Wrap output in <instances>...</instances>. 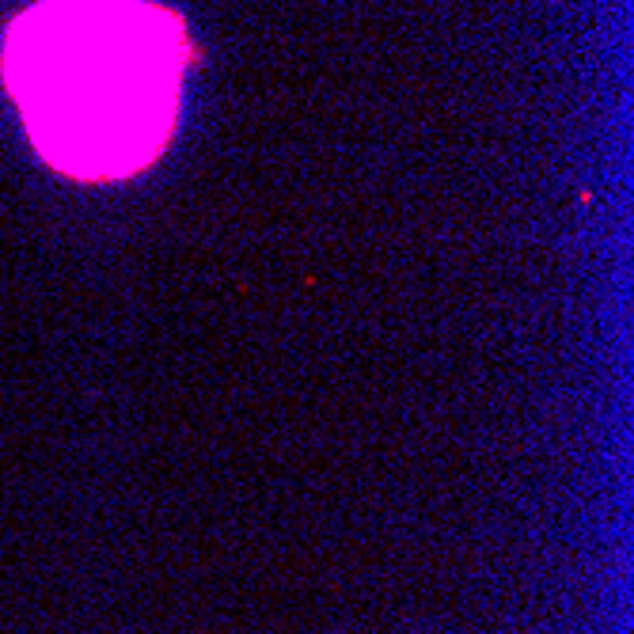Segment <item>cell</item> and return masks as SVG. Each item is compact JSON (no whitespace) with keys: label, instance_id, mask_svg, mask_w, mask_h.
I'll return each instance as SVG.
<instances>
[{"label":"cell","instance_id":"cell-1","mask_svg":"<svg viewBox=\"0 0 634 634\" xmlns=\"http://www.w3.org/2000/svg\"><path fill=\"white\" fill-rule=\"evenodd\" d=\"M186 61L182 19L149 0H38L0 38V80L34 152L84 182L164 152Z\"/></svg>","mask_w":634,"mask_h":634}]
</instances>
